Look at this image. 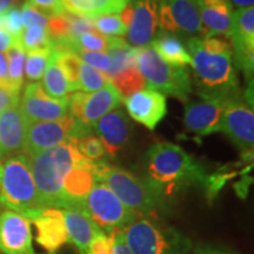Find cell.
<instances>
[{
  "mask_svg": "<svg viewBox=\"0 0 254 254\" xmlns=\"http://www.w3.org/2000/svg\"><path fill=\"white\" fill-rule=\"evenodd\" d=\"M186 44L200 97L227 101L238 99L239 81L230 40L217 37L190 38Z\"/></svg>",
  "mask_w": 254,
  "mask_h": 254,
  "instance_id": "6da1fadb",
  "label": "cell"
},
{
  "mask_svg": "<svg viewBox=\"0 0 254 254\" xmlns=\"http://www.w3.org/2000/svg\"><path fill=\"white\" fill-rule=\"evenodd\" d=\"M206 178L204 167L172 142H157L145 155L142 180L164 205L167 198L205 183Z\"/></svg>",
  "mask_w": 254,
  "mask_h": 254,
  "instance_id": "7a4b0ae2",
  "label": "cell"
},
{
  "mask_svg": "<svg viewBox=\"0 0 254 254\" xmlns=\"http://www.w3.org/2000/svg\"><path fill=\"white\" fill-rule=\"evenodd\" d=\"M27 158L41 207L64 209L66 177L77 165L86 160L78 151L73 139Z\"/></svg>",
  "mask_w": 254,
  "mask_h": 254,
  "instance_id": "3957f363",
  "label": "cell"
},
{
  "mask_svg": "<svg viewBox=\"0 0 254 254\" xmlns=\"http://www.w3.org/2000/svg\"><path fill=\"white\" fill-rule=\"evenodd\" d=\"M92 172L95 182L106 185L126 207L138 215H152L164 207L144 180L128 171L100 161L92 164Z\"/></svg>",
  "mask_w": 254,
  "mask_h": 254,
  "instance_id": "277c9868",
  "label": "cell"
},
{
  "mask_svg": "<svg viewBox=\"0 0 254 254\" xmlns=\"http://www.w3.org/2000/svg\"><path fill=\"white\" fill-rule=\"evenodd\" d=\"M0 206L28 217L40 206L36 183L27 155L19 153L6 158L0 176Z\"/></svg>",
  "mask_w": 254,
  "mask_h": 254,
  "instance_id": "5b68a950",
  "label": "cell"
},
{
  "mask_svg": "<svg viewBox=\"0 0 254 254\" xmlns=\"http://www.w3.org/2000/svg\"><path fill=\"white\" fill-rule=\"evenodd\" d=\"M132 254H192V241L177 228L138 217L124 231Z\"/></svg>",
  "mask_w": 254,
  "mask_h": 254,
  "instance_id": "8992f818",
  "label": "cell"
},
{
  "mask_svg": "<svg viewBox=\"0 0 254 254\" xmlns=\"http://www.w3.org/2000/svg\"><path fill=\"white\" fill-rule=\"evenodd\" d=\"M134 60L148 87L183 101L189 100L193 88L185 68L164 62L151 46L135 49Z\"/></svg>",
  "mask_w": 254,
  "mask_h": 254,
  "instance_id": "52a82bcc",
  "label": "cell"
},
{
  "mask_svg": "<svg viewBox=\"0 0 254 254\" xmlns=\"http://www.w3.org/2000/svg\"><path fill=\"white\" fill-rule=\"evenodd\" d=\"M123 98L119 92L106 85L93 93L74 92L68 99V114L74 119V138L93 132V126L105 114L119 107Z\"/></svg>",
  "mask_w": 254,
  "mask_h": 254,
  "instance_id": "ba28073f",
  "label": "cell"
},
{
  "mask_svg": "<svg viewBox=\"0 0 254 254\" xmlns=\"http://www.w3.org/2000/svg\"><path fill=\"white\" fill-rule=\"evenodd\" d=\"M84 206L85 211L106 234L125 231L139 217L126 207L109 187L97 182L88 190Z\"/></svg>",
  "mask_w": 254,
  "mask_h": 254,
  "instance_id": "9c48e42d",
  "label": "cell"
},
{
  "mask_svg": "<svg viewBox=\"0 0 254 254\" xmlns=\"http://www.w3.org/2000/svg\"><path fill=\"white\" fill-rule=\"evenodd\" d=\"M158 28L178 38H206L194 0H160Z\"/></svg>",
  "mask_w": 254,
  "mask_h": 254,
  "instance_id": "30bf717a",
  "label": "cell"
},
{
  "mask_svg": "<svg viewBox=\"0 0 254 254\" xmlns=\"http://www.w3.org/2000/svg\"><path fill=\"white\" fill-rule=\"evenodd\" d=\"M230 41L238 68L252 80L254 67V7L238 8L232 15Z\"/></svg>",
  "mask_w": 254,
  "mask_h": 254,
  "instance_id": "8fae6325",
  "label": "cell"
},
{
  "mask_svg": "<svg viewBox=\"0 0 254 254\" xmlns=\"http://www.w3.org/2000/svg\"><path fill=\"white\" fill-rule=\"evenodd\" d=\"M68 99L58 100L51 98L44 91L40 82H30L19 100V109L27 124L55 122L68 116Z\"/></svg>",
  "mask_w": 254,
  "mask_h": 254,
  "instance_id": "7c38bea8",
  "label": "cell"
},
{
  "mask_svg": "<svg viewBox=\"0 0 254 254\" xmlns=\"http://www.w3.org/2000/svg\"><path fill=\"white\" fill-rule=\"evenodd\" d=\"M218 132L225 133L245 153H252L254 145V112L243 101H227Z\"/></svg>",
  "mask_w": 254,
  "mask_h": 254,
  "instance_id": "4fadbf2b",
  "label": "cell"
},
{
  "mask_svg": "<svg viewBox=\"0 0 254 254\" xmlns=\"http://www.w3.org/2000/svg\"><path fill=\"white\" fill-rule=\"evenodd\" d=\"M75 122L71 116L55 122H36L26 126L23 153L27 157L49 150L73 138Z\"/></svg>",
  "mask_w": 254,
  "mask_h": 254,
  "instance_id": "5bb4252c",
  "label": "cell"
},
{
  "mask_svg": "<svg viewBox=\"0 0 254 254\" xmlns=\"http://www.w3.org/2000/svg\"><path fill=\"white\" fill-rule=\"evenodd\" d=\"M0 252L37 254L33 247L31 221L11 209L0 212Z\"/></svg>",
  "mask_w": 254,
  "mask_h": 254,
  "instance_id": "9a60e30c",
  "label": "cell"
},
{
  "mask_svg": "<svg viewBox=\"0 0 254 254\" xmlns=\"http://www.w3.org/2000/svg\"><path fill=\"white\" fill-rule=\"evenodd\" d=\"M133 5L132 23L127 28V40L135 49L151 46L158 33L160 0H129Z\"/></svg>",
  "mask_w": 254,
  "mask_h": 254,
  "instance_id": "2e32d148",
  "label": "cell"
},
{
  "mask_svg": "<svg viewBox=\"0 0 254 254\" xmlns=\"http://www.w3.org/2000/svg\"><path fill=\"white\" fill-rule=\"evenodd\" d=\"M129 117L153 131L167 114L166 97L153 88L145 87L124 99Z\"/></svg>",
  "mask_w": 254,
  "mask_h": 254,
  "instance_id": "e0dca14e",
  "label": "cell"
},
{
  "mask_svg": "<svg viewBox=\"0 0 254 254\" xmlns=\"http://www.w3.org/2000/svg\"><path fill=\"white\" fill-rule=\"evenodd\" d=\"M230 101V100H228ZM227 100L208 99L186 101L184 126L186 131L204 136L218 132L219 124Z\"/></svg>",
  "mask_w": 254,
  "mask_h": 254,
  "instance_id": "ac0fdd59",
  "label": "cell"
},
{
  "mask_svg": "<svg viewBox=\"0 0 254 254\" xmlns=\"http://www.w3.org/2000/svg\"><path fill=\"white\" fill-rule=\"evenodd\" d=\"M37 230V243L50 254H56L64 244L68 243L62 209L39 208L27 217Z\"/></svg>",
  "mask_w": 254,
  "mask_h": 254,
  "instance_id": "d6986e66",
  "label": "cell"
},
{
  "mask_svg": "<svg viewBox=\"0 0 254 254\" xmlns=\"http://www.w3.org/2000/svg\"><path fill=\"white\" fill-rule=\"evenodd\" d=\"M131 128L125 111L117 107L95 123L93 132L103 142L106 154L114 158L131 138Z\"/></svg>",
  "mask_w": 254,
  "mask_h": 254,
  "instance_id": "ffe728a7",
  "label": "cell"
},
{
  "mask_svg": "<svg viewBox=\"0 0 254 254\" xmlns=\"http://www.w3.org/2000/svg\"><path fill=\"white\" fill-rule=\"evenodd\" d=\"M27 123L19 104L0 114V159L23 153Z\"/></svg>",
  "mask_w": 254,
  "mask_h": 254,
  "instance_id": "44dd1931",
  "label": "cell"
},
{
  "mask_svg": "<svg viewBox=\"0 0 254 254\" xmlns=\"http://www.w3.org/2000/svg\"><path fill=\"white\" fill-rule=\"evenodd\" d=\"M206 38L224 37L230 40L233 5L230 0H194Z\"/></svg>",
  "mask_w": 254,
  "mask_h": 254,
  "instance_id": "7402d4cb",
  "label": "cell"
},
{
  "mask_svg": "<svg viewBox=\"0 0 254 254\" xmlns=\"http://www.w3.org/2000/svg\"><path fill=\"white\" fill-rule=\"evenodd\" d=\"M64 224L67 232L68 243L77 247L80 254H87L91 241L103 230L86 211L62 209Z\"/></svg>",
  "mask_w": 254,
  "mask_h": 254,
  "instance_id": "603a6c76",
  "label": "cell"
},
{
  "mask_svg": "<svg viewBox=\"0 0 254 254\" xmlns=\"http://www.w3.org/2000/svg\"><path fill=\"white\" fill-rule=\"evenodd\" d=\"M128 2L129 0H62L64 11L90 19L120 13Z\"/></svg>",
  "mask_w": 254,
  "mask_h": 254,
  "instance_id": "cb8c5ba5",
  "label": "cell"
},
{
  "mask_svg": "<svg viewBox=\"0 0 254 254\" xmlns=\"http://www.w3.org/2000/svg\"><path fill=\"white\" fill-rule=\"evenodd\" d=\"M151 47L164 62L171 64L178 67H184L185 65H190V56L183 45L179 38L170 33L158 32Z\"/></svg>",
  "mask_w": 254,
  "mask_h": 254,
  "instance_id": "d4e9b609",
  "label": "cell"
},
{
  "mask_svg": "<svg viewBox=\"0 0 254 254\" xmlns=\"http://www.w3.org/2000/svg\"><path fill=\"white\" fill-rule=\"evenodd\" d=\"M43 77L44 79L41 86L51 98L64 100L71 97L73 93L72 88L69 86L67 79H66L58 63H57L55 53H52V57H51V60Z\"/></svg>",
  "mask_w": 254,
  "mask_h": 254,
  "instance_id": "484cf974",
  "label": "cell"
},
{
  "mask_svg": "<svg viewBox=\"0 0 254 254\" xmlns=\"http://www.w3.org/2000/svg\"><path fill=\"white\" fill-rule=\"evenodd\" d=\"M107 41H109L107 52L112 63L109 78L135 66V47H132L129 44H127L126 40L119 37H107Z\"/></svg>",
  "mask_w": 254,
  "mask_h": 254,
  "instance_id": "4316f807",
  "label": "cell"
},
{
  "mask_svg": "<svg viewBox=\"0 0 254 254\" xmlns=\"http://www.w3.org/2000/svg\"><path fill=\"white\" fill-rule=\"evenodd\" d=\"M8 63V75L12 88L18 93H20L21 86L24 84V67L26 51L20 45L19 40H13L11 47L6 53Z\"/></svg>",
  "mask_w": 254,
  "mask_h": 254,
  "instance_id": "83f0119b",
  "label": "cell"
},
{
  "mask_svg": "<svg viewBox=\"0 0 254 254\" xmlns=\"http://www.w3.org/2000/svg\"><path fill=\"white\" fill-rule=\"evenodd\" d=\"M110 81L112 86L119 92L123 99L129 97L135 92L142 90L146 86L145 79L141 75V73L138 71L136 66L119 72L118 74L111 77Z\"/></svg>",
  "mask_w": 254,
  "mask_h": 254,
  "instance_id": "f1b7e54d",
  "label": "cell"
},
{
  "mask_svg": "<svg viewBox=\"0 0 254 254\" xmlns=\"http://www.w3.org/2000/svg\"><path fill=\"white\" fill-rule=\"evenodd\" d=\"M52 53L53 51L51 47L27 51L25 58V74L28 80L36 82L43 78Z\"/></svg>",
  "mask_w": 254,
  "mask_h": 254,
  "instance_id": "f546056e",
  "label": "cell"
},
{
  "mask_svg": "<svg viewBox=\"0 0 254 254\" xmlns=\"http://www.w3.org/2000/svg\"><path fill=\"white\" fill-rule=\"evenodd\" d=\"M53 53H55L57 63L67 79L73 93L80 91V85H79V68H80L81 64L80 58L71 51H63V52L53 51Z\"/></svg>",
  "mask_w": 254,
  "mask_h": 254,
  "instance_id": "4dcf8cb0",
  "label": "cell"
},
{
  "mask_svg": "<svg viewBox=\"0 0 254 254\" xmlns=\"http://www.w3.org/2000/svg\"><path fill=\"white\" fill-rule=\"evenodd\" d=\"M109 84H111V81L106 74L81 62L80 68H79L80 91L84 93H93V92L101 90Z\"/></svg>",
  "mask_w": 254,
  "mask_h": 254,
  "instance_id": "1f68e13d",
  "label": "cell"
},
{
  "mask_svg": "<svg viewBox=\"0 0 254 254\" xmlns=\"http://www.w3.org/2000/svg\"><path fill=\"white\" fill-rule=\"evenodd\" d=\"M73 141H74L80 154L90 163L104 161L105 155H106L104 145L100 139L97 135H94L93 133L79 136L77 139H73Z\"/></svg>",
  "mask_w": 254,
  "mask_h": 254,
  "instance_id": "d6a6232c",
  "label": "cell"
},
{
  "mask_svg": "<svg viewBox=\"0 0 254 254\" xmlns=\"http://www.w3.org/2000/svg\"><path fill=\"white\" fill-rule=\"evenodd\" d=\"M107 47H109L107 38L101 36L98 32H86V33H82L69 41V51L71 52H74L75 50L106 52Z\"/></svg>",
  "mask_w": 254,
  "mask_h": 254,
  "instance_id": "836d02e7",
  "label": "cell"
},
{
  "mask_svg": "<svg viewBox=\"0 0 254 254\" xmlns=\"http://www.w3.org/2000/svg\"><path fill=\"white\" fill-rule=\"evenodd\" d=\"M19 43L23 46V49L26 51L45 49L51 47V39L49 32L46 28L39 26H32L24 28L23 33L19 38Z\"/></svg>",
  "mask_w": 254,
  "mask_h": 254,
  "instance_id": "e575fe53",
  "label": "cell"
},
{
  "mask_svg": "<svg viewBox=\"0 0 254 254\" xmlns=\"http://www.w3.org/2000/svg\"><path fill=\"white\" fill-rule=\"evenodd\" d=\"M95 30L101 36L123 37L127 33V27L117 13L105 14L93 19Z\"/></svg>",
  "mask_w": 254,
  "mask_h": 254,
  "instance_id": "d590c367",
  "label": "cell"
},
{
  "mask_svg": "<svg viewBox=\"0 0 254 254\" xmlns=\"http://www.w3.org/2000/svg\"><path fill=\"white\" fill-rule=\"evenodd\" d=\"M82 63L87 64L88 66L93 67L101 73L109 77L111 69V59L106 52H98V51H85V50H75L74 52Z\"/></svg>",
  "mask_w": 254,
  "mask_h": 254,
  "instance_id": "8d00e7d4",
  "label": "cell"
},
{
  "mask_svg": "<svg viewBox=\"0 0 254 254\" xmlns=\"http://www.w3.org/2000/svg\"><path fill=\"white\" fill-rule=\"evenodd\" d=\"M21 14V23H23L24 28L32 27V26H39L47 28L49 24V17L37 9L34 6H32L30 2L25 1L20 8Z\"/></svg>",
  "mask_w": 254,
  "mask_h": 254,
  "instance_id": "74e56055",
  "label": "cell"
},
{
  "mask_svg": "<svg viewBox=\"0 0 254 254\" xmlns=\"http://www.w3.org/2000/svg\"><path fill=\"white\" fill-rule=\"evenodd\" d=\"M1 19L4 30L13 38V40H19L24 31L23 23H21L20 8H18L17 6L9 8L8 11L1 14Z\"/></svg>",
  "mask_w": 254,
  "mask_h": 254,
  "instance_id": "f35d334b",
  "label": "cell"
},
{
  "mask_svg": "<svg viewBox=\"0 0 254 254\" xmlns=\"http://www.w3.org/2000/svg\"><path fill=\"white\" fill-rule=\"evenodd\" d=\"M87 254H113L112 238L105 232H100L93 238L88 246Z\"/></svg>",
  "mask_w": 254,
  "mask_h": 254,
  "instance_id": "ab89813d",
  "label": "cell"
},
{
  "mask_svg": "<svg viewBox=\"0 0 254 254\" xmlns=\"http://www.w3.org/2000/svg\"><path fill=\"white\" fill-rule=\"evenodd\" d=\"M32 6H34L40 12L47 17H53L64 13V8L62 5V0H27Z\"/></svg>",
  "mask_w": 254,
  "mask_h": 254,
  "instance_id": "60d3db41",
  "label": "cell"
},
{
  "mask_svg": "<svg viewBox=\"0 0 254 254\" xmlns=\"http://www.w3.org/2000/svg\"><path fill=\"white\" fill-rule=\"evenodd\" d=\"M19 95H20V93L0 86V114L9 109V107L18 105L19 100H20Z\"/></svg>",
  "mask_w": 254,
  "mask_h": 254,
  "instance_id": "b9f144b4",
  "label": "cell"
},
{
  "mask_svg": "<svg viewBox=\"0 0 254 254\" xmlns=\"http://www.w3.org/2000/svg\"><path fill=\"white\" fill-rule=\"evenodd\" d=\"M110 236L112 238L113 254H132L126 244L124 231H114Z\"/></svg>",
  "mask_w": 254,
  "mask_h": 254,
  "instance_id": "7bdbcfd3",
  "label": "cell"
},
{
  "mask_svg": "<svg viewBox=\"0 0 254 254\" xmlns=\"http://www.w3.org/2000/svg\"><path fill=\"white\" fill-rule=\"evenodd\" d=\"M0 86L15 92L13 88H12L11 81H9L7 57H6V53L4 52H0Z\"/></svg>",
  "mask_w": 254,
  "mask_h": 254,
  "instance_id": "ee69618b",
  "label": "cell"
},
{
  "mask_svg": "<svg viewBox=\"0 0 254 254\" xmlns=\"http://www.w3.org/2000/svg\"><path fill=\"white\" fill-rule=\"evenodd\" d=\"M119 17H120V19H122L123 24L125 25L127 28H128V26L132 23V19H133V5L131 1L126 5V7L124 8L122 12H120Z\"/></svg>",
  "mask_w": 254,
  "mask_h": 254,
  "instance_id": "f6af8a7d",
  "label": "cell"
},
{
  "mask_svg": "<svg viewBox=\"0 0 254 254\" xmlns=\"http://www.w3.org/2000/svg\"><path fill=\"white\" fill-rule=\"evenodd\" d=\"M192 254H237L233 252H228V251L215 249V247H199Z\"/></svg>",
  "mask_w": 254,
  "mask_h": 254,
  "instance_id": "bcb514c9",
  "label": "cell"
},
{
  "mask_svg": "<svg viewBox=\"0 0 254 254\" xmlns=\"http://www.w3.org/2000/svg\"><path fill=\"white\" fill-rule=\"evenodd\" d=\"M20 0H0V14L5 13L9 8L15 7Z\"/></svg>",
  "mask_w": 254,
  "mask_h": 254,
  "instance_id": "7dc6e473",
  "label": "cell"
},
{
  "mask_svg": "<svg viewBox=\"0 0 254 254\" xmlns=\"http://www.w3.org/2000/svg\"><path fill=\"white\" fill-rule=\"evenodd\" d=\"M231 4L237 6L238 8L251 7L254 4V0H230Z\"/></svg>",
  "mask_w": 254,
  "mask_h": 254,
  "instance_id": "c3c4849f",
  "label": "cell"
},
{
  "mask_svg": "<svg viewBox=\"0 0 254 254\" xmlns=\"http://www.w3.org/2000/svg\"><path fill=\"white\" fill-rule=\"evenodd\" d=\"M2 32H5V30H4V26H2V19H1V14H0V34H1Z\"/></svg>",
  "mask_w": 254,
  "mask_h": 254,
  "instance_id": "681fc988",
  "label": "cell"
},
{
  "mask_svg": "<svg viewBox=\"0 0 254 254\" xmlns=\"http://www.w3.org/2000/svg\"><path fill=\"white\" fill-rule=\"evenodd\" d=\"M1 166H2V160L0 159V176H1Z\"/></svg>",
  "mask_w": 254,
  "mask_h": 254,
  "instance_id": "f907efd6",
  "label": "cell"
},
{
  "mask_svg": "<svg viewBox=\"0 0 254 254\" xmlns=\"http://www.w3.org/2000/svg\"><path fill=\"white\" fill-rule=\"evenodd\" d=\"M0 212H1V208H0Z\"/></svg>",
  "mask_w": 254,
  "mask_h": 254,
  "instance_id": "816d5d0a",
  "label": "cell"
},
{
  "mask_svg": "<svg viewBox=\"0 0 254 254\" xmlns=\"http://www.w3.org/2000/svg\"><path fill=\"white\" fill-rule=\"evenodd\" d=\"M0 254H2V253H1V252H0Z\"/></svg>",
  "mask_w": 254,
  "mask_h": 254,
  "instance_id": "f5cc1de1",
  "label": "cell"
}]
</instances>
